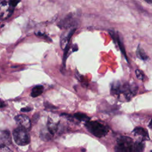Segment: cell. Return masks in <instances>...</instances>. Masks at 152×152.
I'll list each match as a JSON object with an SVG mask.
<instances>
[{"label": "cell", "mask_w": 152, "mask_h": 152, "mask_svg": "<svg viewBox=\"0 0 152 152\" xmlns=\"http://www.w3.org/2000/svg\"><path fill=\"white\" fill-rule=\"evenodd\" d=\"M85 126L91 134L96 137H103L108 132V128L106 126L98 121H89L86 122Z\"/></svg>", "instance_id": "cell-1"}, {"label": "cell", "mask_w": 152, "mask_h": 152, "mask_svg": "<svg viewBox=\"0 0 152 152\" xmlns=\"http://www.w3.org/2000/svg\"><path fill=\"white\" fill-rule=\"evenodd\" d=\"M134 143L131 138L121 136L117 140V145L115 147V152H134Z\"/></svg>", "instance_id": "cell-2"}, {"label": "cell", "mask_w": 152, "mask_h": 152, "mask_svg": "<svg viewBox=\"0 0 152 152\" xmlns=\"http://www.w3.org/2000/svg\"><path fill=\"white\" fill-rule=\"evenodd\" d=\"M13 137L16 144L19 146L28 145L30 141V136L28 130L20 126L13 131Z\"/></svg>", "instance_id": "cell-3"}, {"label": "cell", "mask_w": 152, "mask_h": 152, "mask_svg": "<svg viewBox=\"0 0 152 152\" xmlns=\"http://www.w3.org/2000/svg\"><path fill=\"white\" fill-rule=\"evenodd\" d=\"M14 11V7H13L9 3V1L7 0H4L1 3V19L2 20H6L9 18L11 15Z\"/></svg>", "instance_id": "cell-4"}, {"label": "cell", "mask_w": 152, "mask_h": 152, "mask_svg": "<svg viewBox=\"0 0 152 152\" xmlns=\"http://www.w3.org/2000/svg\"><path fill=\"white\" fill-rule=\"evenodd\" d=\"M15 121L17 125L26 130H30L31 128V121L28 116L24 115H19L15 117Z\"/></svg>", "instance_id": "cell-5"}, {"label": "cell", "mask_w": 152, "mask_h": 152, "mask_svg": "<svg viewBox=\"0 0 152 152\" xmlns=\"http://www.w3.org/2000/svg\"><path fill=\"white\" fill-rule=\"evenodd\" d=\"M11 143L10 132L8 130H3L0 135V145L8 146Z\"/></svg>", "instance_id": "cell-6"}, {"label": "cell", "mask_w": 152, "mask_h": 152, "mask_svg": "<svg viewBox=\"0 0 152 152\" xmlns=\"http://www.w3.org/2000/svg\"><path fill=\"white\" fill-rule=\"evenodd\" d=\"M74 24V21L73 17V15L71 14H70L69 15H67L64 20L61 21L59 26H60L61 28L68 29L72 27Z\"/></svg>", "instance_id": "cell-7"}, {"label": "cell", "mask_w": 152, "mask_h": 152, "mask_svg": "<svg viewBox=\"0 0 152 152\" xmlns=\"http://www.w3.org/2000/svg\"><path fill=\"white\" fill-rule=\"evenodd\" d=\"M132 133L137 136H141L145 140H149L150 139L147 131L142 127H136L132 131Z\"/></svg>", "instance_id": "cell-8"}, {"label": "cell", "mask_w": 152, "mask_h": 152, "mask_svg": "<svg viewBox=\"0 0 152 152\" xmlns=\"http://www.w3.org/2000/svg\"><path fill=\"white\" fill-rule=\"evenodd\" d=\"M44 91V87L39 85L36 86L32 89V92H31V96L33 98H36L39 96H40Z\"/></svg>", "instance_id": "cell-9"}, {"label": "cell", "mask_w": 152, "mask_h": 152, "mask_svg": "<svg viewBox=\"0 0 152 152\" xmlns=\"http://www.w3.org/2000/svg\"><path fill=\"white\" fill-rule=\"evenodd\" d=\"M137 55L140 59L143 61H146L149 59V56L145 52L144 49L141 48L140 45L138 46L137 49Z\"/></svg>", "instance_id": "cell-10"}, {"label": "cell", "mask_w": 152, "mask_h": 152, "mask_svg": "<svg viewBox=\"0 0 152 152\" xmlns=\"http://www.w3.org/2000/svg\"><path fill=\"white\" fill-rule=\"evenodd\" d=\"M145 144L142 141H136L134 143V152H143L145 150Z\"/></svg>", "instance_id": "cell-11"}, {"label": "cell", "mask_w": 152, "mask_h": 152, "mask_svg": "<svg viewBox=\"0 0 152 152\" xmlns=\"http://www.w3.org/2000/svg\"><path fill=\"white\" fill-rule=\"evenodd\" d=\"M116 42H117V43H118V46H119V47H120V50H121L122 53L123 55L125 56V58L126 59V60L128 61V58H127V56H126V52H125V48H124V44H123V42H122V39H121V37H120V34H119V33H117Z\"/></svg>", "instance_id": "cell-12"}, {"label": "cell", "mask_w": 152, "mask_h": 152, "mask_svg": "<svg viewBox=\"0 0 152 152\" xmlns=\"http://www.w3.org/2000/svg\"><path fill=\"white\" fill-rule=\"evenodd\" d=\"M112 93L114 95L120 94L122 93V86L120 85V83H114L111 88Z\"/></svg>", "instance_id": "cell-13"}, {"label": "cell", "mask_w": 152, "mask_h": 152, "mask_svg": "<svg viewBox=\"0 0 152 152\" xmlns=\"http://www.w3.org/2000/svg\"><path fill=\"white\" fill-rule=\"evenodd\" d=\"M74 116L76 119L81 121L87 122L90 120V118L88 116L82 113H76L74 115Z\"/></svg>", "instance_id": "cell-14"}, {"label": "cell", "mask_w": 152, "mask_h": 152, "mask_svg": "<svg viewBox=\"0 0 152 152\" xmlns=\"http://www.w3.org/2000/svg\"><path fill=\"white\" fill-rule=\"evenodd\" d=\"M47 125H48V130L50 134H53L55 133V132H56L57 130V126L54 123L51 122V121H48Z\"/></svg>", "instance_id": "cell-15"}, {"label": "cell", "mask_w": 152, "mask_h": 152, "mask_svg": "<svg viewBox=\"0 0 152 152\" xmlns=\"http://www.w3.org/2000/svg\"><path fill=\"white\" fill-rule=\"evenodd\" d=\"M136 77L137 78L140 80H144L145 79V74L143 73V72L140 70H136Z\"/></svg>", "instance_id": "cell-16"}, {"label": "cell", "mask_w": 152, "mask_h": 152, "mask_svg": "<svg viewBox=\"0 0 152 152\" xmlns=\"http://www.w3.org/2000/svg\"><path fill=\"white\" fill-rule=\"evenodd\" d=\"M0 152H13V151L5 145H1Z\"/></svg>", "instance_id": "cell-17"}, {"label": "cell", "mask_w": 152, "mask_h": 152, "mask_svg": "<svg viewBox=\"0 0 152 152\" xmlns=\"http://www.w3.org/2000/svg\"><path fill=\"white\" fill-rule=\"evenodd\" d=\"M9 3L13 7H15L17 6V5L20 1L21 0H9Z\"/></svg>", "instance_id": "cell-18"}, {"label": "cell", "mask_w": 152, "mask_h": 152, "mask_svg": "<svg viewBox=\"0 0 152 152\" xmlns=\"http://www.w3.org/2000/svg\"><path fill=\"white\" fill-rule=\"evenodd\" d=\"M32 110V108H30V107H26V108H22L21 109V111L22 112H30Z\"/></svg>", "instance_id": "cell-19"}, {"label": "cell", "mask_w": 152, "mask_h": 152, "mask_svg": "<svg viewBox=\"0 0 152 152\" xmlns=\"http://www.w3.org/2000/svg\"><path fill=\"white\" fill-rule=\"evenodd\" d=\"M145 1L148 4H152V0H145Z\"/></svg>", "instance_id": "cell-20"}, {"label": "cell", "mask_w": 152, "mask_h": 152, "mask_svg": "<svg viewBox=\"0 0 152 152\" xmlns=\"http://www.w3.org/2000/svg\"><path fill=\"white\" fill-rule=\"evenodd\" d=\"M149 128H152V119H151V120L150 121V123L149 124Z\"/></svg>", "instance_id": "cell-21"}, {"label": "cell", "mask_w": 152, "mask_h": 152, "mask_svg": "<svg viewBox=\"0 0 152 152\" xmlns=\"http://www.w3.org/2000/svg\"><path fill=\"white\" fill-rule=\"evenodd\" d=\"M4 106H5V105H4V103L2 101L1 102V108H4Z\"/></svg>", "instance_id": "cell-22"}, {"label": "cell", "mask_w": 152, "mask_h": 152, "mask_svg": "<svg viewBox=\"0 0 152 152\" xmlns=\"http://www.w3.org/2000/svg\"><path fill=\"white\" fill-rule=\"evenodd\" d=\"M85 150V149H83V150H82V151H83V152H84V151H85V150Z\"/></svg>", "instance_id": "cell-23"}, {"label": "cell", "mask_w": 152, "mask_h": 152, "mask_svg": "<svg viewBox=\"0 0 152 152\" xmlns=\"http://www.w3.org/2000/svg\"><path fill=\"white\" fill-rule=\"evenodd\" d=\"M151 152H152V150H151Z\"/></svg>", "instance_id": "cell-24"}]
</instances>
